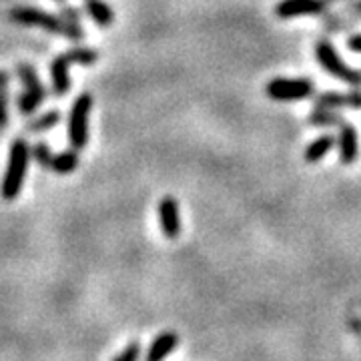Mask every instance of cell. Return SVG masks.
<instances>
[{"mask_svg":"<svg viewBox=\"0 0 361 361\" xmlns=\"http://www.w3.org/2000/svg\"><path fill=\"white\" fill-rule=\"evenodd\" d=\"M8 18L16 25L39 26V28H44L47 32L59 35V37H65L66 32L65 20L59 14L44 13L40 8H35V6H16L11 11Z\"/></svg>","mask_w":361,"mask_h":361,"instance_id":"cell-5","label":"cell"},{"mask_svg":"<svg viewBox=\"0 0 361 361\" xmlns=\"http://www.w3.org/2000/svg\"><path fill=\"white\" fill-rule=\"evenodd\" d=\"M360 20L361 0H351L343 11L325 16V28H327L329 32H337V30H343V28H348V26L360 23Z\"/></svg>","mask_w":361,"mask_h":361,"instance_id":"cell-10","label":"cell"},{"mask_svg":"<svg viewBox=\"0 0 361 361\" xmlns=\"http://www.w3.org/2000/svg\"><path fill=\"white\" fill-rule=\"evenodd\" d=\"M30 157L35 159V163L42 169H51V163H52V151L51 147H49V142L44 141H39L35 142L32 147H30Z\"/></svg>","mask_w":361,"mask_h":361,"instance_id":"cell-21","label":"cell"},{"mask_svg":"<svg viewBox=\"0 0 361 361\" xmlns=\"http://www.w3.org/2000/svg\"><path fill=\"white\" fill-rule=\"evenodd\" d=\"M59 16L66 20V23H73V25H82V16H80V11L75 8V6H68V4H63L61 6V13Z\"/></svg>","mask_w":361,"mask_h":361,"instance_id":"cell-24","label":"cell"},{"mask_svg":"<svg viewBox=\"0 0 361 361\" xmlns=\"http://www.w3.org/2000/svg\"><path fill=\"white\" fill-rule=\"evenodd\" d=\"M139 355H141V345L137 341H133L113 361H139Z\"/></svg>","mask_w":361,"mask_h":361,"instance_id":"cell-23","label":"cell"},{"mask_svg":"<svg viewBox=\"0 0 361 361\" xmlns=\"http://www.w3.org/2000/svg\"><path fill=\"white\" fill-rule=\"evenodd\" d=\"M159 213V223H161V231L165 233L169 239H177L180 235V213L179 203L173 197H163L157 207Z\"/></svg>","mask_w":361,"mask_h":361,"instance_id":"cell-7","label":"cell"},{"mask_svg":"<svg viewBox=\"0 0 361 361\" xmlns=\"http://www.w3.org/2000/svg\"><path fill=\"white\" fill-rule=\"evenodd\" d=\"M16 75L20 78L25 90H28L32 97H37L40 103L47 99V89H44V85L40 82L39 73H37L35 66L28 65V63H18V65H16Z\"/></svg>","mask_w":361,"mask_h":361,"instance_id":"cell-13","label":"cell"},{"mask_svg":"<svg viewBox=\"0 0 361 361\" xmlns=\"http://www.w3.org/2000/svg\"><path fill=\"white\" fill-rule=\"evenodd\" d=\"M40 101L37 97H32L28 90H23L18 97H16V106H18V111H20V115L30 116L32 113H37V109L40 106Z\"/></svg>","mask_w":361,"mask_h":361,"instance_id":"cell-22","label":"cell"},{"mask_svg":"<svg viewBox=\"0 0 361 361\" xmlns=\"http://www.w3.org/2000/svg\"><path fill=\"white\" fill-rule=\"evenodd\" d=\"M66 59L71 61V65H82V66H90L94 65L99 61V52L92 51L89 47H80V49H71L66 51Z\"/></svg>","mask_w":361,"mask_h":361,"instance_id":"cell-19","label":"cell"},{"mask_svg":"<svg viewBox=\"0 0 361 361\" xmlns=\"http://www.w3.org/2000/svg\"><path fill=\"white\" fill-rule=\"evenodd\" d=\"M337 145H339V161L343 165H353L360 155V137H357V130L353 125H349V123L339 125Z\"/></svg>","mask_w":361,"mask_h":361,"instance_id":"cell-9","label":"cell"},{"mask_svg":"<svg viewBox=\"0 0 361 361\" xmlns=\"http://www.w3.org/2000/svg\"><path fill=\"white\" fill-rule=\"evenodd\" d=\"M59 121H61V111L52 109L49 113H42V115L35 116V118L26 125V130H28V133H47V130H51L54 125H59Z\"/></svg>","mask_w":361,"mask_h":361,"instance_id":"cell-18","label":"cell"},{"mask_svg":"<svg viewBox=\"0 0 361 361\" xmlns=\"http://www.w3.org/2000/svg\"><path fill=\"white\" fill-rule=\"evenodd\" d=\"M54 2H65V0H54Z\"/></svg>","mask_w":361,"mask_h":361,"instance_id":"cell-27","label":"cell"},{"mask_svg":"<svg viewBox=\"0 0 361 361\" xmlns=\"http://www.w3.org/2000/svg\"><path fill=\"white\" fill-rule=\"evenodd\" d=\"M313 80L311 78H273L267 82L265 92L273 101L279 103H295L305 101L313 94Z\"/></svg>","mask_w":361,"mask_h":361,"instance_id":"cell-4","label":"cell"},{"mask_svg":"<svg viewBox=\"0 0 361 361\" xmlns=\"http://www.w3.org/2000/svg\"><path fill=\"white\" fill-rule=\"evenodd\" d=\"M310 123L311 125H315V127L327 129V127H339V125L345 123V121H343L341 113L336 111V109H319V106H315V109L311 111Z\"/></svg>","mask_w":361,"mask_h":361,"instance_id":"cell-16","label":"cell"},{"mask_svg":"<svg viewBox=\"0 0 361 361\" xmlns=\"http://www.w3.org/2000/svg\"><path fill=\"white\" fill-rule=\"evenodd\" d=\"M315 106L319 109H361V89H351L348 92H337V90H327L313 99Z\"/></svg>","mask_w":361,"mask_h":361,"instance_id":"cell-8","label":"cell"},{"mask_svg":"<svg viewBox=\"0 0 361 361\" xmlns=\"http://www.w3.org/2000/svg\"><path fill=\"white\" fill-rule=\"evenodd\" d=\"M85 8L92 18V23H97L99 26H111L115 23V11L104 0H87Z\"/></svg>","mask_w":361,"mask_h":361,"instance_id":"cell-14","label":"cell"},{"mask_svg":"<svg viewBox=\"0 0 361 361\" xmlns=\"http://www.w3.org/2000/svg\"><path fill=\"white\" fill-rule=\"evenodd\" d=\"M179 345V336L173 331H163L153 339V343L147 349L145 361H165L169 353Z\"/></svg>","mask_w":361,"mask_h":361,"instance_id":"cell-11","label":"cell"},{"mask_svg":"<svg viewBox=\"0 0 361 361\" xmlns=\"http://www.w3.org/2000/svg\"><path fill=\"white\" fill-rule=\"evenodd\" d=\"M68 68L71 61L66 59V54H59L51 63V78H52V90L56 97H65L71 90V77H68Z\"/></svg>","mask_w":361,"mask_h":361,"instance_id":"cell-12","label":"cell"},{"mask_svg":"<svg viewBox=\"0 0 361 361\" xmlns=\"http://www.w3.org/2000/svg\"><path fill=\"white\" fill-rule=\"evenodd\" d=\"M28 161H30V145L23 137H16L11 142L8 165H6L4 177L0 183V197L4 201L18 199V195L23 191V185H25Z\"/></svg>","mask_w":361,"mask_h":361,"instance_id":"cell-1","label":"cell"},{"mask_svg":"<svg viewBox=\"0 0 361 361\" xmlns=\"http://www.w3.org/2000/svg\"><path fill=\"white\" fill-rule=\"evenodd\" d=\"M78 161H80V159H78V151H75V149H66L63 153L52 157L51 169L54 173H59V175H68V173H73V171L78 167Z\"/></svg>","mask_w":361,"mask_h":361,"instance_id":"cell-17","label":"cell"},{"mask_svg":"<svg viewBox=\"0 0 361 361\" xmlns=\"http://www.w3.org/2000/svg\"><path fill=\"white\" fill-rule=\"evenodd\" d=\"M325 0H279L275 4V14L279 18H295V16H319L327 13Z\"/></svg>","mask_w":361,"mask_h":361,"instance_id":"cell-6","label":"cell"},{"mask_svg":"<svg viewBox=\"0 0 361 361\" xmlns=\"http://www.w3.org/2000/svg\"><path fill=\"white\" fill-rule=\"evenodd\" d=\"M8 82L11 75L6 71H0V130L8 123Z\"/></svg>","mask_w":361,"mask_h":361,"instance_id":"cell-20","label":"cell"},{"mask_svg":"<svg viewBox=\"0 0 361 361\" xmlns=\"http://www.w3.org/2000/svg\"><path fill=\"white\" fill-rule=\"evenodd\" d=\"M334 145H336V137H334V135H322V137L313 139V141L307 145L303 157H305L307 163H319L323 157L334 149Z\"/></svg>","mask_w":361,"mask_h":361,"instance_id":"cell-15","label":"cell"},{"mask_svg":"<svg viewBox=\"0 0 361 361\" xmlns=\"http://www.w3.org/2000/svg\"><path fill=\"white\" fill-rule=\"evenodd\" d=\"M327 4H334V2H337V0H325Z\"/></svg>","mask_w":361,"mask_h":361,"instance_id":"cell-26","label":"cell"},{"mask_svg":"<svg viewBox=\"0 0 361 361\" xmlns=\"http://www.w3.org/2000/svg\"><path fill=\"white\" fill-rule=\"evenodd\" d=\"M92 97L89 92L78 94L68 115V142L75 151H82L89 142V116Z\"/></svg>","mask_w":361,"mask_h":361,"instance_id":"cell-3","label":"cell"},{"mask_svg":"<svg viewBox=\"0 0 361 361\" xmlns=\"http://www.w3.org/2000/svg\"><path fill=\"white\" fill-rule=\"evenodd\" d=\"M315 59L323 71H327L331 77L343 80L351 89H361V73L345 65V61L337 54L336 47L329 40L322 39L315 44Z\"/></svg>","mask_w":361,"mask_h":361,"instance_id":"cell-2","label":"cell"},{"mask_svg":"<svg viewBox=\"0 0 361 361\" xmlns=\"http://www.w3.org/2000/svg\"><path fill=\"white\" fill-rule=\"evenodd\" d=\"M348 49L351 52H357V54H361V32L348 37Z\"/></svg>","mask_w":361,"mask_h":361,"instance_id":"cell-25","label":"cell"}]
</instances>
